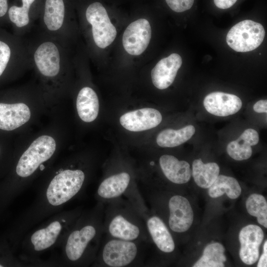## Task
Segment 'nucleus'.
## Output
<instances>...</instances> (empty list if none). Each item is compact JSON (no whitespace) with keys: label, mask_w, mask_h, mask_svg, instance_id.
I'll return each mask as SVG.
<instances>
[{"label":"nucleus","mask_w":267,"mask_h":267,"mask_svg":"<svg viewBox=\"0 0 267 267\" xmlns=\"http://www.w3.org/2000/svg\"><path fill=\"white\" fill-rule=\"evenodd\" d=\"M241 193V188L237 180L224 175L218 176L208 190V194L212 198H218L225 193L228 198L234 199Z\"/></svg>","instance_id":"obj_23"},{"label":"nucleus","mask_w":267,"mask_h":267,"mask_svg":"<svg viewBox=\"0 0 267 267\" xmlns=\"http://www.w3.org/2000/svg\"><path fill=\"white\" fill-rule=\"evenodd\" d=\"M0 267H2V266L1 265H0Z\"/></svg>","instance_id":"obj_34"},{"label":"nucleus","mask_w":267,"mask_h":267,"mask_svg":"<svg viewBox=\"0 0 267 267\" xmlns=\"http://www.w3.org/2000/svg\"><path fill=\"white\" fill-rule=\"evenodd\" d=\"M83 211L80 208H77L57 212L24 235L21 243L25 253L22 257L23 261L34 264V262H38V255L60 246L68 232Z\"/></svg>","instance_id":"obj_3"},{"label":"nucleus","mask_w":267,"mask_h":267,"mask_svg":"<svg viewBox=\"0 0 267 267\" xmlns=\"http://www.w3.org/2000/svg\"><path fill=\"white\" fill-rule=\"evenodd\" d=\"M87 22L91 27V34L95 45L105 48L115 40L117 30L112 24L105 7L99 2L89 4L85 12Z\"/></svg>","instance_id":"obj_9"},{"label":"nucleus","mask_w":267,"mask_h":267,"mask_svg":"<svg viewBox=\"0 0 267 267\" xmlns=\"http://www.w3.org/2000/svg\"><path fill=\"white\" fill-rule=\"evenodd\" d=\"M150 239L162 253H171L175 249L174 238L163 220L149 213L144 219Z\"/></svg>","instance_id":"obj_16"},{"label":"nucleus","mask_w":267,"mask_h":267,"mask_svg":"<svg viewBox=\"0 0 267 267\" xmlns=\"http://www.w3.org/2000/svg\"><path fill=\"white\" fill-rule=\"evenodd\" d=\"M195 132V128L192 125H188L178 130L166 129L158 134L156 142L162 147H174L190 139Z\"/></svg>","instance_id":"obj_22"},{"label":"nucleus","mask_w":267,"mask_h":267,"mask_svg":"<svg viewBox=\"0 0 267 267\" xmlns=\"http://www.w3.org/2000/svg\"><path fill=\"white\" fill-rule=\"evenodd\" d=\"M225 248L218 242L208 245L201 257L194 264V267H223L226 261Z\"/></svg>","instance_id":"obj_24"},{"label":"nucleus","mask_w":267,"mask_h":267,"mask_svg":"<svg viewBox=\"0 0 267 267\" xmlns=\"http://www.w3.org/2000/svg\"><path fill=\"white\" fill-rule=\"evenodd\" d=\"M203 105L210 114L226 117L239 111L242 107V102L240 98L234 94L215 91L205 96Z\"/></svg>","instance_id":"obj_15"},{"label":"nucleus","mask_w":267,"mask_h":267,"mask_svg":"<svg viewBox=\"0 0 267 267\" xmlns=\"http://www.w3.org/2000/svg\"><path fill=\"white\" fill-rule=\"evenodd\" d=\"M104 203L98 201L91 209L83 211L60 246L63 265L70 267L92 265L104 234Z\"/></svg>","instance_id":"obj_1"},{"label":"nucleus","mask_w":267,"mask_h":267,"mask_svg":"<svg viewBox=\"0 0 267 267\" xmlns=\"http://www.w3.org/2000/svg\"><path fill=\"white\" fill-rule=\"evenodd\" d=\"M182 62L181 56L177 53H172L160 60L151 71V79L154 86L160 89H166L170 86Z\"/></svg>","instance_id":"obj_17"},{"label":"nucleus","mask_w":267,"mask_h":267,"mask_svg":"<svg viewBox=\"0 0 267 267\" xmlns=\"http://www.w3.org/2000/svg\"><path fill=\"white\" fill-rule=\"evenodd\" d=\"M248 213L256 217L259 224L267 227V203L262 195L254 193L249 196L246 201Z\"/></svg>","instance_id":"obj_26"},{"label":"nucleus","mask_w":267,"mask_h":267,"mask_svg":"<svg viewBox=\"0 0 267 267\" xmlns=\"http://www.w3.org/2000/svg\"><path fill=\"white\" fill-rule=\"evenodd\" d=\"M219 165L215 162L204 164L201 159L192 163V175L196 184L203 188H209L218 177Z\"/></svg>","instance_id":"obj_21"},{"label":"nucleus","mask_w":267,"mask_h":267,"mask_svg":"<svg viewBox=\"0 0 267 267\" xmlns=\"http://www.w3.org/2000/svg\"></svg>","instance_id":"obj_35"},{"label":"nucleus","mask_w":267,"mask_h":267,"mask_svg":"<svg viewBox=\"0 0 267 267\" xmlns=\"http://www.w3.org/2000/svg\"><path fill=\"white\" fill-rule=\"evenodd\" d=\"M258 267H267V241L266 240L263 247V253L258 262Z\"/></svg>","instance_id":"obj_32"},{"label":"nucleus","mask_w":267,"mask_h":267,"mask_svg":"<svg viewBox=\"0 0 267 267\" xmlns=\"http://www.w3.org/2000/svg\"><path fill=\"white\" fill-rule=\"evenodd\" d=\"M76 108L83 121L89 123L96 119L99 112V100L92 88L84 87L80 90L76 99Z\"/></svg>","instance_id":"obj_20"},{"label":"nucleus","mask_w":267,"mask_h":267,"mask_svg":"<svg viewBox=\"0 0 267 267\" xmlns=\"http://www.w3.org/2000/svg\"><path fill=\"white\" fill-rule=\"evenodd\" d=\"M31 67L42 81L44 91H62L68 67L66 44L39 32L27 41Z\"/></svg>","instance_id":"obj_2"},{"label":"nucleus","mask_w":267,"mask_h":267,"mask_svg":"<svg viewBox=\"0 0 267 267\" xmlns=\"http://www.w3.org/2000/svg\"><path fill=\"white\" fill-rule=\"evenodd\" d=\"M168 225L175 233L187 231L192 224L194 214L189 201L179 195H174L168 202Z\"/></svg>","instance_id":"obj_11"},{"label":"nucleus","mask_w":267,"mask_h":267,"mask_svg":"<svg viewBox=\"0 0 267 267\" xmlns=\"http://www.w3.org/2000/svg\"><path fill=\"white\" fill-rule=\"evenodd\" d=\"M151 37L148 21L140 18L132 22L125 30L122 38L125 50L130 54L139 55L147 47Z\"/></svg>","instance_id":"obj_10"},{"label":"nucleus","mask_w":267,"mask_h":267,"mask_svg":"<svg viewBox=\"0 0 267 267\" xmlns=\"http://www.w3.org/2000/svg\"><path fill=\"white\" fill-rule=\"evenodd\" d=\"M56 148V140L50 135H41L33 141L20 155L15 167L16 194L22 193L35 176L45 168L44 164L52 158Z\"/></svg>","instance_id":"obj_5"},{"label":"nucleus","mask_w":267,"mask_h":267,"mask_svg":"<svg viewBox=\"0 0 267 267\" xmlns=\"http://www.w3.org/2000/svg\"><path fill=\"white\" fill-rule=\"evenodd\" d=\"M226 151L230 157L237 161L247 160L252 154L251 146L239 138L227 144Z\"/></svg>","instance_id":"obj_27"},{"label":"nucleus","mask_w":267,"mask_h":267,"mask_svg":"<svg viewBox=\"0 0 267 267\" xmlns=\"http://www.w3.org/2000/svg\"><path fill=\"white\" fill-rule=\"evenodd\" d=\"M67 24L64 0H45L39 32L67 44Z\"/></svg>","instance_id":"obj_8"},{"label":"nucleus","mask_w":267,"mask_h":267,"mask_svg":"<svg viewBox=\"0 0 267 267\" xmlns=\"http://www.w3.org/2000/svg\"><path fill=\"white\" fill-rule=\"evenodd\" d=\"M8 11L7 0H0V18L4 16Z\"/></svg>","instance_id":"obj_33"},{"label":"nucleus","mask_w":267,"mask_h":267,"mask_svg":"<svg viewBox=\"0 0 267 267\" xmlns=\"http://www.w3.org/2000/svg\"><path fill=\"white\" fill-rule=\"evenodd\" d=\"M253 110L257 113H267V100L266 99H262L256 102L253 106Z\"/></svg>","instance_id":"obj_30"},{"label":"nucleus","mask_w":267,"mask_h":267,"mask_svg":"<svg viewBox=\"0 0 267 267\" xmlns=\"http://www.w3.org/2000/svg\"><path fill=\"white\" fill-rule=\"evenodd\" d=\"M166 1L170 8L177 12L189 9L194 3V0H166Z\"/></svg>","instance_id":"obj_28"},{"label":"nucleus","mask_w":267,"mask_h":267,"mask_svg":"<svg viewBox=\"0 0 267 267\" xmlns=\"http://www.w3.org/2000/svg\"><path fill=\"white\" fill-rule=\"evenodd\" d=\"M162 120V115L158 110L144 108L124 114L119 121L125 129L132 132H141L157 127Z\"/></svg>","instance_id":"obj_13"},{"label":"nucleus","mask_w":267,"mask_h":267,"mask_svg":"<svg viewBox=\"0 0 267 267\" xmlns=\"http://www.w3.org/2000/svg\"><path fill=\"white\" fill-rule=\"evenodd\" d=\"M239 138L247 142L250 146L257 144L259 140L258 132L252 129L245 130Z\"/></svg>","instance_id":"obj_29"},{"label":"nucleus","mask_w":267,"mask_h":267,"mask_svg":"<svg viewBox=\"0 0 267 267\" xmlns=\"http://www.w3.org/2000/svg\"><path fill=\"white\" fill-rule=\"evenodd\" d=\"M141 243L106 237L101 243L94 267H125L138 265L141 259Z\"/></svg>","instance_id":"obj_6"},{"label":"nucleus","mask_w":267,"mask_h":267,"mask_svg":"<svg viewBox=\"0 0 267 267\" xmlns=\"http://www.w3.org/2000/svg\"><path fill=\"white\" fill-rule=\"evenodd\" d=\"M237 0H214L215 4L221 9H227L231 7Z\"/></svg>","instance_id":"obj_31"},{"label":"nucleus","mask_w":267,"mask_h":267,"mask_svg":"<svg viewBox=\"0 0 267 267\" xmlns=\"http://www.w3.org/2000/svg\"><path fill=\"white\" fill-rule=\"evenodd\" d=\"M12 61L27 63L31 66L27 43L22 37L13 46L0 39V77Z\"/></svg>","instance_id":"obj_19"},{"label":"nucleus","mask_w":267,"mask_h":267,"mask_svg":"<svg viewBox=\"0 0 267 267\" xmlns=\"http://www.w3.org/2000/svg\"><path fill=\"white\" fill-rule=\"evenodd\" d=\"M22 5H13L8 10L9 20L19 30L25 31L32 22L30 16V8L35 0H21Z\"/></svg>","instance_id":"obj_25"},{"label":"nucleus","mask_w":267,"mask_h":267,"mask_svg":"<svg viewBox=\"0 0 267 267\" xmlns=\"http://www.w3.org/2000/svg\"><path fill=\"white\" fill-rule=\"evenodd\" d=\"M264 237V232L258 225L249 224L241 229L239 234V256L244 263L251 265L257 261L259 247Z\"/></svg>","instance_id":"obj_12"},{"label":"nucleus","mask_w":267,"mask_h":267,"mask_svg":"<svg viewBox=\"0 0 267 267\" xmlns=\"http://www.w3.org/2000/svg\"><path fill=\"white\" fill-rule=\"evenodd\" d=\"M265 30L260 23L245 20L234 25L228 31L226 41L229 46L237 52L253 50L263 42Z\"/></svg>","instance_id":"obj_7"},{"label":"nucleus","mask_w":267,"mask_h":267,"mask_svg":"<svg viewBox=\"0 0 267 267\" xmlns=\"http://www.w3.org/2000/svg\"><path fill=\"white\" fill-rule=\"evenodd\" d=\"M107 203L103 221L106 237L140 243L151 241L144 219L129 201L120 198Z\"/></svg>","instance_id":"obj_4"},{"label":"nucleus","mask_w":267,"mask_h":267,"mask_svg":"<svg viewBox=\"0 0 267 267\" xmlns=\"http://www.w3.org/2000/svg\"><path fill=\"white\" fill-rule=\"evenodd\" d=\"M159 163L165 177L172 183L181 184L190 180L192 171L187 162L165 154L160 157Z\"/></svg>","instance_id":"obj_18"},{"label":"nucleus","mask_w":267,"mask_h":267,"mask_svg":"<svg viewBox=\"0 0 267 267\" xmlns=\"http://www.w3.org/2000/svg\"><path fill=\"white\" fill-rule=\"evenodd\" d=\"M31 117V111L23 102H0V130L11 131L26 124Z\"/></svg>","instance_id":"obj_14"}]
</instances>
